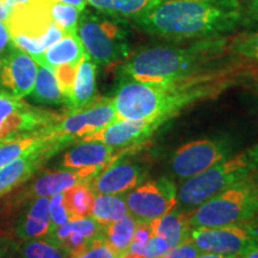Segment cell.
<instances>
[{
    "mask_svg": "<svg viewBox=\"0 0 258 258\" xmlns=\"http://www.w3.org/2000/svg\"><path fill=\"white\" fill-rule=\"evenodd\" d=\"M169 249V244L163 238L158 237V235H152L144 245L131 244L127 251L143 254L146 258H160Z\"/></svg>",
    "mask_w": 258,
    "mask_h": 258,
    "instance_id": "33",
    "label": "cell"
},
{
    "mask_svg": "<svg viewBox=\"0 0 258 258\" xmlns=\"http://www.w3.org/2000/svg\"><path fill=\"white\" fill-rule=\"evenodd\" d=\"M49 214H50V231L55 230L59 226L66 224L70 220L69 213L64 207L63 194H56L49 198Z\"/></svg>",
    "mask_w": 258,
    "mask_h": 258,
    "instance_id": "35",
    "label": "cell"
},
{
    "mask_svg": "<svg viewBox=\"0 0 258 258\" xmlns=\"http://www.w3.org/2000/svg\"><path fill=\"white\" fill-rule=\"evenodd\" d=\"M121 258H146L144 257L143 254H139V253H134V252H125L123 256H121Z\"/></svg>",
    "mask_w": 258,
    "mask_h": 258,
    "instance_id": "45",
    "label": "cell"
},
{
    "mask_svg": "<svg viewBox=\"0 0 258 258\" xmlns=\"http://www.w3.org/2000/svg\"><path fill=\"white\" fill-rule=\"evenodd\" d=\"M256 171H258V144L186 179L177 192V203L179 202L184 208V213H190Z\"/></svg>",
    "mask_w": 258,
    "mask_h": 258,
    "instance_id": "4",
    "label": "cell"
},
{
    "mask_svg": "<svg viewBox=\"0 0 258 258\" xmlns=\"http://www.w3.org/2000/svg\"><path fill=\"white\" fill-rule=\"evenodd\" d=\"M228 53L258 64V30L233 38L230 42Z\"/></svg>",
    "mask_w": 258,
    "mask_h": 258,
    "instance_id": "31",
    "label": "cell"
},
{
    "mask_svg": "<svg viewBox=\"0 0 258 258\" xmlns=\"http://www.w3.org/2000/svg\"><path fill=\"white\" fill-rule=\"evenodd\" d=\"M19 243L6 235H0V258H15Z\"/></svg>",
    "mask_w": 258,
    "mask_h": 258,
    "instance_id": "37",
    "label": "cell"
},
{
    "mask_svg": "<svg viewBox=\"0 0 258 258\" xmlns=\"http://www.w3.org/2000/svg\"><path fill=\"white\" fill-rule=\"evenodd\" d=\"M245 11H246V18L258 23V0H246Z\"/></svg>",
    "mask_w": 258,
    "mask_h": 258,
    "instance_id": "39",
    "label": "cell"
},
{
    "mask_svg": "<svg viewBox=\"0 0 258 258\" xmlns=\"http://www.w3.org/2000/svg\"><path fill=\"white\" fill-rule=\"evenodd\" d=\"M15 258H72V254L46 235L19 244Z\"/></svg>",
    "mask_w": 258,
    "mask_h": 258,
    "instance_id": "28",
    "label": "cell"
},
{
    "mask_svg": "<svg viewBox=\"0 0 258 258\" xmlns=\"http://www.w3.org/2000/svg\"><path fill=\"white\" fill-rule=\"evenodd\" d=\"M190 239L202 252L243 256L258 247V217L220 227L191 228Z\"/></svg>",
    "mask_w": 258,
    "mask_h": 258,
    "instance_id": "7",
    "label": "cell"
},
{
    "mask_svg": "<svg viewBox=\"0 0 258 258\" xmlns=\"http://www.w3.org/2000/svg\"><path fill=\"white\" fill-rule=\"evenodd\" d=\"M64 147L66 145L60 143L48 145L0 167V198L27 182L48 159Z\"/></svg>",
    "mask_w": 258,
    "mask_h": 258,
    "instance_id": "14",
    "label": "cell"
},
{
    "mask_svg": "<svg viewBox=\"0 0 258 258\" xmlns=\"http://www.w3.org/2000/svg\"><path fill=\"white\" fill-rule=\"evenodd\" d=\"M84 55L85 50L76 32V34H63L60 41H57L40 55L35 56L34 60L41 66L54 71L62 64L79 63Z\"/></svg>",
    "mask_w": 258,
    "mask_h": 258,
    "instance_id": "20",
    "label": "cell"
},
{
    "mask_svg": "<svg viewBox=\"0 0 258 258\" xmlns=\"http://www.w3.org/2000/svg\"><path fill=\"white\" fill-rule=\"evenodd\" d=\"M96 63L90 57L84 55L78 64V69L74 78L72 93L66 104L69 105V110H77L96 99Z\"/></svg>",
    "mask_w": 258,
    "mask_h": 258,
    "instance_id": "21",
    "label": "cell"
},
{
    "mask_svg": "<svg viewBox=\"0 0 258 258\" xmlns=\"http://www.w3.org/2000/svg\"><path fill=\"white\" fill-rule=\"evenodd\" d=\"M124 194H96L90 217L106 226L128 215Z\"/></svg>",
    "mask_w": 258,
    "mask_h": 258,
    "instance_id": "24",
    "label": "cell"
},
{
    "mask_svg": "<svg viewBox=\"0 0 258 258\" xmlns=\"http://www.w3.org/2000/svg\"><path fill=\"white\" fill-rule=\"evenodd\" d=\"M233 151L226 139H202L179 147L171 159V169L179 178H190L230 157Z\"/></svg>",
    "mask_w": 258,
    "mask_h": 258,
    "instance_id": "9",
    "label": "cell"
},
{
    "mask_svg": "<svg viewBox=\"0 0 258 258\" xmlns=\"http://www.w3.org/2000/svg\"><path fill=\"white\" fill-rule=\"evenodd\" d=\"M24 203L16 222L17 238L24 241L46 237L50 231L49 198H35Z\"/></svg>",
    "mask_w": 258,
    "mask_h": 258,
    "instance_id": "19",
    "label": "cell"
},
{
    "mask_svg": "<svg viewBox=\"0 0 258 258\" xmlns=\"http://www.w3.org/2000/svg\"><path fill=\"white\" fill-rule=\"evenodd\" d=\"M83 110L84 115H85L86 127H88L89 132L88 134L99 131V129L117 121L114 101L108 97L96 98L89 105L84 106Z\"/></svg>",
    "mask_w": 258,
    "mask_h": 258,
    "instance_id": "27",
    "label": "cell"
},
{
    "mask_svg": "<svg viewBox=\"0 0 258 258\" xmlns=\"http://www.w3.org/2000/svg\"><path fill=\"white\" fill-rule=\"evenodd\" d=\"M95 195L89 183L74 185L63 192L64 207L69 213L70 220L90 217Z\"/></svg>",
    "mask_w": 258,
    "mask_h": 258,
    "instance_id": "29",
    "label": "cell"
},
{
    "mask_svg": "<svg viewBox=\"0 0 258 258\" xmlns=\"http://www.w3.org/2000/svg\"><path fill=\"white\" fill-rule=\"evenodd\" d=\"M258 217V171L190 212L191 228L220 227Z\"/></svg>",
    "mask_w": 258,
    "mask_h": 258,
    "instance_id": "5",
    "label": "cell"
},
{
    "mask_svg": "<svg viewBox=\"0 0 258 258\" xmlns=\"http://www.w3.org/2000/svg\"><path fill=\"white\" fill-rule=\"evenodd\" d=\"M105 226L98 224L91 217L71 219L66 224L59 226L47 234L51 240H54L69 252L77 254L91 241L93 238L104 231Z\"/></svg>",
    "mask_w": 258,
    "mask_h": 258,
    "instance_id": "17",
    "label": "cell"
},
{
    "mask_svg": "<svg viewBox=\"0 0 258 258\" xmlns=\"http://www.w3.org/2000/svg\"><path fill=\"white\" fill-rule=\"evenodd\" d=\"M53 2L57 3H63V4L72 5L74 8H77L80 12H83L86 8V4H88V0H53Z\"/></svg>",
    "mask_w": 258,
    "mask_h": 258,
    "instance_id": "40",
    "label": "cell"
},
{
    "mask_svg": "<svg viewBox=\"0 0 258 258\" xmlns=\"http://www.w3.org/2000/svg\"><path fill=\"white\" fill-rule=\"evenodd\" d=\"M241 66L203 70L183 78L145 83L122 77L112 101L117 120L146 121L157 128L186 106L214 98L237 83Z\"/></svg>",
    "mask_w": 258,
    "mask_h": 258,
    "instance_id": "1",
    "label": "cell"
},
{
    "mask_svg": "<svg viewBox=\"0 0 258 258\" xmlns=\"http://www.w3.org/2000/svg\"><path fill=\"white\" fill-rule=\"evenodd\" d=\"M5 2V4L9 6L10 9H14L15 6H17V5H21V4H24V3H28L29 0H4Z\"/></svg>",
    "mask_w": 258,
    "mask_h": 258,
    "instance_id": "43",
    "label": "cell"
},
{
    "mask_svg": "<svg viewBox=\"0 0 258 258\" xmlns=\"http://www.w3.org/2000/svg\"><path fill=\"white\" fill-rule=\"evenodd\" d=\"M115 148L98 141H82L70 148L61 160L62 169H88L101 172L114 160Z\"/></svg>",
    "mask_w": 258,
    "mask_h": 258,
    "instance_id": "18",
    "label": "cell"
},
{
    "mask_svg": "<svg viewBox=\"0 0 258 258\" xmlns=\"http://www.w3.org/2000/svg\"><path fill=\"white\" fill-rule=\"evenodd\" d=\"M241 256L237 254H221V253H212V252H202L196 258H240Z\"/></svg>",
    "mask_w": 258,
    "mask_h": 258,
    "instance_id": "42",
    "label": "cell"
},
{
    "mask_svg": "<svg viewBox=\"0 0 258 258\" xmlns=\"http://www.w3.org/2000/svg\"><path fill=\"white\" fill-rule=\"evenodd\" d=\"M240 258H258V247H254V249L249 251V252L243 254Z\"/></svg>",
    "mask_w": 258,
    "mask_h": 258,
    "instance_id": "44",
    "label": "cell"
},
{
    "mask_svg": "<svg viewBox=\"0 0 258 258\" xmlns=\"http://www.w3.org/2000/svg\"><path fill=\"white\" fill-rule=\"evenodd\" d=\"M156 129H158L156 125L146 121L117 120L99 131L85 135L80 141H98L110 147L128 150L140 146Z\"/></svg>",
    "mask_w": 258,
    "mask_h": 258,
    "instance_id": "13",
    "label": "cell"
},
{
    "mask_svg": "<svg viewBox=\"0 0 258 258\" xmlns=\"http://www.w3.org/2000/svg\"><path fill=\"white\" fill-rule=\"evenodd\" d=\"M230 42L219 36L202 38L186 48H148L127 59L120 72L122 77L145 83L183 78L207 70V66L228 53Z\"/></svg>",
    "mask_w": 258,
    "mask_h": 258,
    "instance_id": "3",
    "label": "cell"
},
{
    "mask_svg": "<svg viewBox=\"0 0 258 258\" xmlns=\"http://www.w3.org/2000/svg\"><path fill=\"white\" fill-rule=\"evenodd\" d=\"M145 173L141 167L131 163L117 161V158L103 169L89 183L95 194H125L144 180Z\"/></svg>",
    "mask_w": 258,
    "mask_h": 258,
    "instance_id": "16",
    "label": "cell"
},
{
    "mask_svg": "<svg viewBox=\"0 0 258 258\" xmlns=\"http://www.w3.org/2000/svg\"><path fill=\"white\" fill-rule=\"evenodd\" d=\"M61 115L30 106L11 93H0V143L55 124Z\"/></svg>",
    "mask_w": 258,
    "mask_h": 258,
    "instance_id": "8",
    "label": "cell"
},
{
    "mask_svg": "<svg viewBox=\"0 0 258 258\" xmlns=\"http://www.w3.org/2000/svg\"><path fill=\"white\" fill-rule=\"evenodd\" d=\"M14 47L15 44L8 25L4 22H0V59L4 57Z\"/></svg>",
    "mask_w": 258,
    "mask_h": 258,
    "instance_id": "38",
    "label": "cell"
},
{
    "mask_svg": "<svg viewBox=\"0 0 258 258\" xmlns=\"http://www.w3.org/2000/svg\"><path fill=\"white\" fill-rule=\"evenodd\" d=\"M72 258H121V254L116 252L108 244L104 233L102 232Z\"/></svg>",
    "mask_w": 258,
    "mask_h": 258,
    "instance_id": "32",
    "label": "cell"
},
{
    "mask_svg": "<svg viewBox=\"0 0 258 258\" xmlns=\"http://www.w3.org/2000/svg\"><path fill=\"white\" fill-rule=\"evenodd\" d=\"M137 226L138 221L128 214L120 220L106 225L103 233L112 249L118 254L123 256L131 246Z\"/></svg>",
    "mask_w": 258,
    "mask_h": 258,
    "instance_id": "26",
    "label": "cell"
},
{
    "mask_svg": "<svg viewBox=\"0 0 258 258\" xmlns=\"http://www.w3.org/2000/svg\"><path fill=\"white\" fill-rule=\"evenodd\" d=\"M190 213L169 212L160 218L151 221L153 234L163 238L171 247L185 243L190 239L191 226L189 222Z\"/></svg>",
    "mask_w": 258,
    "mask_h": 258,
    "instance_id": "22",
    "label": "cell"
},
{
    "mask_svg": "<svg viewBox=\"0 0 258 258\" xmlns=\"http://www.w3.org/2000/svg\"><path fill=\"white\" fill-rule=\"evenodd\" d=\"M30 96L35 102L41 103V104L66 103L54 71L41 66V64H38L36 80H35L34 89H32Z\"/></svg>",
    "mask_w": 258,
    "mask_h": 258,
    "instance_id": "25",
    "label": "cell"
},
{
    "mask_svg": "<svg viewBox=\"0 0 258 258\" xmlns=\"http://www.w3.org/2000/svg\"><path fill=\"white\" fill-rule=\"evenodd\" d=\"M201 253L202 251L194 244L191 239H189L178 246L171 247L160 258H196Z\"/></svg>",
    "mask_w": 258,
    "mask_h": 258,
    "instance_id": "36",
    "label": "cell"
},
{
    "mask_svg": "<svg viewBox=\"0 0 258 258\" xmlns=\"http://www.w3.org/2000/svg\"><path fill=\"white\" fill-rule=\"evenodd\" d=\"M78 64L79 63H67L59 66L57 69L54 70L60 90L62 92L64 99H66V103L69 101L71 93H72L73 83L74 78H76V72L77 69H78Z\"/></svg>",
    "mask_w": 258,
    "mask_h": 258,
    "instance_id": "34",
    "label": "cell"
},
{
    "mask_svg": "<svg viewBox=\"0 0 258 258\" xmlns=\"http://www.w3.org/2000/svg\"><path fill=\"white\" fill-rule=\"evenodd\" d=\"M82 12L72 5L53 2L49 8L50 19L56 24L63 34H76L79 17Z\"/></svg>",
    "mask_w": 258,
    "mask_h": 258,
    "instance_id": "30",
    "label": "cell"
},
{
    "mask_svg": "<svg viewBox=\"0 0 258 258\" xmlns=\"http://www.w3.org/2000/svg\"><path fill=\"white\" fill-rule=\"evenodd\" d=\"M165 0H88V3L102 14L120 19H133Z\"/></svg>",
    "mask_w": 258,
    "mask_h": 258,
    "instance_id": "23",
    "label": "cell"
},
{
    "mask_svg": "<svg viewBox=\"0 0 258 258\" xmlns=\"http://www.w3.org/2000/svg\"><path fill=\"white\" fill-rule=\"evenodd\" d=\"M240 0H165L133 18L141 30L171 40L219 37L246 21Z\"/></svg>",
    "mask_w": 258,
    "mask_h": 258,
    "instance_id": "2",
    "label": "cell"
},
{
    "mask_svg": "<svg viewBox=\"0 0 258 258\" xmlns=\"http://www.w3.org/2000/svg\"><path fill=\"white\" fill-rule=\"evenodd\" d=\"M77 35L86 55L96 64L109 66L128 59L131 54V42L123 19L84 10Z\"/></svg>",
    "mask_w": 258,
    "mask_h": 258,
    "instance_id": "6",
    "label": "cell"
},
{
    "mask_svg": "<svg viewBox=\"0 0 258 258\" xmlns=\"http://www.w3.org/2000/svg\"><path fill=\"white\" fill-rule=\"evenodd\" d=\"M38 63L34 57L14 47L0 59V84L17 98L29 96L34 89Z\"/></svg>",
    "mask_w": 258,
    "mask_h": 258,
    "instance_id": "12",
    "label": "cell"
},
{
    "mask_svg": "<svg viewBox=\"0 0 258 258\" xmlns=\"http://www.w3.org/2000/svg\"><path fill=\"white\" fill-rule=\"evenodd\" d=\"M12 10L5 4L4 0H0V22L8 23L10 16H11Z\"/></svg>",
    "mask_w": 258,
    "mask_h": 258,
    "instance_id": "41",
    "label": "cell"
},
{
    "mask_svg": "<svg viewBox=\"0 0 258 258\" xmlns=\"http://www.w3.org/2000/svg\"><path fill=\"white\" fill-rule=\"evenodd\" d=\"M95 170L60 169L48 171L32 180L15 196V203H24L35 198H50L56 194H63L74 185L90 183L98 175Z\"/></svg>",
    "mask_w": 258,
    "mask_h": 258,
    "instance_id": "11",
    "label": "cell"
},
{
    "mask_svg": "<svg viewBox=\"0 0 258 258\" xmlns=\"http://www.w3.org/2000/svg\"><path fill=\"white\" fill-rule=\"evenodd\" d=\"M51 3L53 0H29L28 3L15 6L6 23L11 36H43L53 23L49 15Z\"/></svg>",
    "mask_w": 258,
    "mask_h": 258,
    "instance_id": "15",
    "label": "cell"
},
{
    "mask_svg": "<svg viewBox=\"0 0 258 258\" xmlns=\"http://www.w3.org/2000/svg\"><path fill=\"white\" fill-rule=\"evenodd\" d=\"M129 215L139 222H151L160 218L177 206L175 184L169 179L144 183L131 190L125 196Z\"/></svg>",
    "mask_w": 258,
    "mask_h": 258,
    "instance_id": "10",
    "label": "cell"
}]
</instances>
